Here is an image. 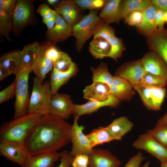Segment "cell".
<instances>
[{"mask_svg":"<svg viewBox=\"0 0 167 167\" xmlns=\"http://www.w3.org/2000/svg\"><path fill=\"white\" fill-rule=\"evenodd\" d=\"M71 126L50 114L43 115L24 143L30 155L57 152L71 142Z\"/></svg>","mask_w":167,"mask_h":167,"instance_id":"6da1fadb","label":"cell"},{"mask_svg":"<svg viewBox=\"0 0 167 167\" xmlns=\"http://www.w3.org/2000/svg\"><path fill=\"white\" fill-rule=\"evenodd\" d=\"M42 116L36 113H28L3 124L0 127V142L24 145L26 139Z\"/></svg>","mask_w":167,"mask_h":167,"instance_id":"7a4b0ae2","label":"cell"},{"mask_svg":"<svg viewBox=\"0 0 167 167\" xmlns=\"http://www.w3.org/2000/svg\"><path fill=\"white\" fill-rule=\"evenodd\" d=\"M97 13L98 10H90L88 14L72 26V36L76 39V48L78 51L82 49L87 41L94 35L104 23Z\"/></svg>","mask_w":167,"mask_h":167,"instance_id":"3957f363","label":"cell"},{"mask_svg":"<svg viewBox=\"0 0 167 167\" xmlns=\"http://www.w3.org/2000/svg\"><path fill=\"white\" fill-rule=\"evenodd\" d=\"M33 87L28 109V113L43 115L49 113V105L52 95L50 82L42 84L36 77L33 79Z\"/></svg>","mask_w":167,"mask_h":167,"instance_id":"277c9868","label":"cell"},{"mask_svg":"<svg viewBox=\"0 0 167 167\" xmlns=\"http://www.w3.org/2000/svg\"><path fill=\"white\" fill-rule=\"evenodd\" d=\"M31 69H24L15 75V111L12 119H15L28 114L30 96L28 91L29 75Z\"/></svg>","mask_w":167,"mask_h":167,"instance_id":"5b68a950","label":"cell"},{"mask_svg":"<svg viewBox=\"0 0 167 167\" xmlns=\"http://www.w3.org/2000/svg\"><path fill=\"white\" fill-rule=\"evenodd\" d=\"M33 1L18 0L12 14V31L19 35L33 21L35 15Z\"/></svg>","mask_w":167,"mask_h":167,"instance_id":"8992f818","label":"cell"},{"mask_svg":"<svg viewBox=\"0 0 167 167\" xmlns=\"http://www.w3.org/2000/svg\"><path fill=\"white\" fill-rule=\"evenodd\" d=\"M79 117L74 115L73 123L71 125V142L72 144V148L70 154L72 157L81 154L88 155L93 148L86 135L83 132L84 126L78 124Z\"/></svg>","mask_w":167,"mask_h":167,"instance_id":"52a82bcc","label":"cell"},{"mask_svg":"<svg viewBox=\"0 0 167 167\" xmlns=\"http://www.w3.org/2000/svg\"><path fill=\"white\" fill-rule=\"evenodd\" d=\"M132 145L136 149L146 151L161 163L167 162V148L147 133L140 135Z\"/></svg>","mask_w":167,"mask_h":167,"instance_id":"ba28073f","label":"cell"},{"mask_svg":"<svg viewBox=\"0 0 167 167\" xmlns=\"http://www.w3.org/2000/svg\"><path fill=\"white\" fill-rule=\"evenodd\" d=\"M74 104L70 95L56 93L52 94L49 105V114L64 120L73 114Z\"/></svg>","mask_w":167,"mask_h":167,"instance_id":"9c48e42d","label":"cell"},{"mask_svg":"<svg viewBox=\"0 0 167 167\" xmlns=\"http://www.w3.org/2000/svg\"><path fill=\"white\" fill-rule=\"evenodd\" d=\"M146 72L140 59L123 64L116 70L115 75L127 80L134 88L140 83Z\"/></svg>","mask_w":167,"mask_h":167,"instance_id":"30bf717a","label":"cell"},{"mask_svg":"<svg viewBox=\"0 0 167 167\" xmlns=\"http://www.w3.org/2000/svg\"><path fill=\"white\" fill-rule=\"evenodd\" d=\"M52 43L47 41L41 44L32 68L36 77L42 84L47 74L54 68L53 62L46 54L47 48Z\"/></svg>","mask_w":167,"mask_h":167,"instance_id":"8fae6325","label":"cell"},{"mask_svg":"<svg viewBox=\"0 0 167 167\" xmlns=\"http://www.w3.org/2000/svg\"><path fill=\"white\" fill-rule=\"evenodd\" d=\"M54 7L55 10L72 26L78 23L85 15L81 9L73 0L60 1Z\"/></svg>","mask_w":167,"mask_h":167,"instance_id":"7c38bea8","label":"cell"},{"mask_svg":"<svg viewBox=\"0 0 167 167\" xmlns=\"http://www.w3.org/2000/svg\"><path fill=\"white\" fill-rule=\"evenodd\" d=\"M141 59L146 72L167 80V64L158 54L154 51L148 52Z\"/></svg>","mask_w":167,"mask_h":167,"instance_id":"4fadbf2b","label":"cell"},{"mask_svg":"<svg viewBox=\"0 0 167 167\" xmlns=\"http://www.w3.org/2000/svg\"><path fill=\"white\" fill-rule=\"evenodd\" d=\"M0 154L22 167L29 155L24 145L9 142H0Z\"/></svg>","mask_w":167,"mask_h":167,"instance_id":"5bb4252c","label":"cell"},{"mask_svg":"<svg viewBox=\"0 0 167 167\" xmlns=\"http://www.w3.org/2000/svg\"><path fill=\"white\" fill-rule=\"evenodd\" d=\"M88 156V167H119L122 164L108 149L93 148Z\"/></svg>","mask_w":167,"mask_h":167,"instance_id":"9a60e30c","label":"cell"},{"mask_svg":"<svg viewBox=\"0 0 167 167\" xmlns=\"http://www.w3.org/2000/svg\"><path fill=\"white\" fill-rule=\"evenodd\" d=\"M55 11V25L51 30L47 31L46 36L47 41L56 44L64 41L72 36V26L68 24L58 12Z\"/></svg>","mask_w":167,"mask_h":167,"instance_id":"2e32d148","label":"cell"},{"mask_svg":"<svg viewBox=\"0 0 167 167\" xmlns=\"http://www.w3.org/2000/svg\"><path fill=\"white\" fill-rule=\"evenodd\" d=\"M133 88L127 80L117 76L113 77L110 87L111 95L120 102L130 101L135 94Z\"/></svg>","mask_w":167,"mask_h":167,"instance_id":"e0dca14e","label":"cell"},{"mask_svg":"<svg viewBox=\"0 0 167 167\" xmlns=\"http://www.w3.org/2000/svg\"><path fill=\"white\" fill-rule=\"evenodd\" d=\"M148 48L158 54L167 64V29L165 28L147 36Z\"/></svg>","mask_w":167,"mask_h":167,"instance_id":"ac0fdd59","label":"cell"},{"mask_svg":"<svg viewBox=\"0 0 167 167\" xmlns=\"http://www.w3.org/2000/svg\"><path fill=\"white\" fill-rule=\"evenodd\" d=\"M84 98L89 101L104 102L110 97V88L107 84L100 82H93L83 90Z\"/></svg>","mask_w":167,"mask_h":167,"instance_id":"d6986e66","label":"cell"},{"mask_svg":"<svg viewBox=\"0 0 167 167\" xmlns=\"http://www.w3.org/2000/svg\"><path fill=\"white\" fill-rule=\"evenodd\" d=\"M120 102L114 96L111 94L109 98L105 101H89L82 105L74 104L73 114L74 115L79 117L84 114H90L103 107H116L119 105Z\"/></svg>","mask_w":167,"mask_h":167,"instance_id":"ffe728a7","label":"cell"},{"mask_svg":"<svg viewBox=\"0 0 167 167\" xmlns=\"http://www.w3.org/2000/svg\"><path fill=\"white\" fill-rule=\"evenodd\" d=\"M60 158V153L58 152L29 155L23 167H53Z\"/></svg>","mask_w":167,"mask_h":167,"instance_id":"44dd1931","label":"cell"},{"mask_svg":"<svg viewBox=\"0 0 167 167\" xmlns=\"http://www.w3.org/2000/svg\"><path fill=\"white\" fill-rule=\"evenodd\" d=\"M156 10L152 3L143 10L142 21L140 25L136 27L139 31L147 36L151 35L158 30L155 19Z\"/></svg>","mask_w":167,"mask_h":167,"instance_id":"7402d4cb","label":"cell"},{"mask_svg":"<svg viewBox=\"0 0 167 167\" xmlns=\"http://www.w3.org/2000/svg\"><path fill=\"white\" fill-rule=\"evenodd\" d=\"M78 71L77 65L73 62L69 69L65 72L59 71L53 68L49 82L52 94L57 93L62 86L76 75Z\"/></svg>","mask_w":167,"mask_h":167,"instance_id":"603a6c76","label":"cell"},{"mask_svg":"<svg viewBox=\"0 0 167 167\" xmlns=\"http://www.w3.org/2000/svg\"><path fill=\"white\" fill-rule=\"evenodd\" d=\"M121 1L106 0L98 15L104 23L109 24L111 23H118L122 20L120 11Z\"/></svg>","mask_w":167,"mask_h":167,"instance_id":"cb8c5ba5","label":"cell"},{"mask_svg":"<svg viewBox=\"0 0 167 167\" xmlns=\"http://www.w3.org/2000/svg\"><path fill=\"white\" fill-rule=\"evenodd\" d=\"M0 65L15 75L23 69L22 50L5 54L0 58Z\"/></svg>","mask_w":167,"mask_h":167,"instance_id":"d4e9b609","label":"cell"},{"mask_svg":"<svg viewBox=\"0 0 167 167\" xmlns=\"http://www.w3.org/2000/svg\"><path fill=\"white\" fill-rule=\"evenodd\" d=\"M133 126V123L128 118L123 116L115 119L106 127L116 140H120L131 130Z\"/></svg>","mask_w":167,"mask_h":167,"instance_id":"484cf974","label":"cell"},{"mask_svg":"<svg viewBox=\"0 0 167 167\" xmlns=\"http://www.w3.org/2000/svg\"><path fill=\"white\" fill-rule=\"evenodd\" d=\"M86 136L92 148L97 145L116 140L107 127H99L94 129Z\"/></svg>","mask_w":167,"mask_h":167,"instance_id":"4316f807","label":"cell"},{"mask_svg":"<svg viewBox=\"0 0 167 167\" xmlns=\"http://www.w3.org/2000/svg\"><path fill=\"white\" fill-rule=\"evenodd\" d=\"M110 49L109 42L101 37L93 38L89 47V52L96 59H101L107 57Z\"/></svg>","mask_w":167,"mask_h":167,"instance_id":"83f0119b","label":"cell"},{"mask_svg":"<svg viewBox=\"0 0 167 167\" xmlns=\"http://www.w3.org/2000/svg\"><path fill=\"white\" fill-rule=\"evenodd\" d=\"M152 4L150 0H122L120 5L121 19H124L128 13L136 11H143Z\"/></svg>","mask_w":167,"mask_h":167,"instance_id":"f1b7e54d","label":"cell"},{"mask_svg":"<svg viewBox=\"0 0 167 167\" xmlns=\"http://www.w3.org/2000/svg\"><path fill=\"white\" fill-rule=\"evenodd\" d=\"M41 45L40 44L36 41L24 46L22 50L23 69H32L36 55L40 49Z\"/></svg>","mask_w":167,"mask_h":167,"instance_id":"f546056e","label":"cell"},{"mask_svg":"<svg viewBox=\"0 0 167 167\" xmlns=\"http://www.w3.org/2000/svg\"><path fill=\"white\" fill-rule=\"evenodd\" d=\"M90 69L93 74V82H102L108 84L110 88L114 76L109 72L106 63L101 62L96 68L91 66Z\"/></svg>","mask_w":167,"mask_h":167,"instance_id":"4dcf8cb0","label":"cell"},{"mask_svg":"<svg viewBox=\"0 0 167 167\" xmlns=\"http://www.w3.org/2000/svg\"><path fill=\"white\" fill-rule=\"evenodd\" d=\"M12 31V14L0 9V33L8 40L11 41L10 33Z\"/></svg>","mask_w":167,"mask_h":167,"instance_id":"1f68e13d","label":"cell"},{"mask_svg":"<svg viewBox=\"0 0 167 167\" xmlns=\"http://www.w3.org/2000/svg\"><path fill=\"white\" fill-rule=\"evenodd\" d=\"M148 87L152 101L153 110H159L165 97L166 89L165 87Z\"/></svg>","mask_w":167,"mask_h":167,"instance_id":"d6a6232c","label":"cell"},{"mask_svg":"<svg viewBox=\"0 0 167 167\" xmlns=\"http://www.w3.org/2000/svg\"><path fill=\"white\" fill-rule=\"evenodd\" d=\"M109 42L110 45V49L107 57L116 61L118 58L121 57L125 50L122 40L115 36Z\"/></svg>","mask_w":167,"mask_h":167,"instance_id":"836d02e7","label":"cell"},{"mask_svg":"<svg viewBox=\"0 0 167 167\" xmlns=\"http://www.w3.org/2000/svg\"><path fill=\"white\" fill-rule=\"evenodd\" d=\"M134 89L139 93L144 105L148 109L153 110V106L149 88L141 83L135 85Z\"/></svg>","mask_w":167,"mask_h":167,"instance_id":"e575fe53","label":"cell"},{"mask_svg":"<svg viewBox=\"0 0 167 167\" xmlns=\"http://www.w3.org/2000/svg\"><path fill=\"white\" fill-rule=\"evenodd\" d=\"M147 133L167 148V124H156L153 129L148 130Z\"/></svg>","mask_w":167,"mask_h":167,"instance_id":"d590c367","label":"cell"},{"mask_svg":"<svg viewBox=\"0 0 167 167\" xmlns=\"http://www.w3.org/2000/svg\"><path fill=\"white\" fill-rule=\"evenodd\" d=\"M140 83L148 86L164 88L167 85V80L161 77L146 72Z\"/></svg>","mask_w":167,"mask_h":167,"instance_id":"8d00e7d4","label":"cell"},{"mask_svg":"<svg viewBox=\"0 0 167 167\" xmlns=\"http://www.w3.org/2000/svg\"><path fill=\"white\" fill-rule=\"evenodd\" d=\"M73 62L69 55L65 52L61 51L60 55L54 62V69L61 72L68 71Z\"/></svg>","mask_w":167,"mask_h":167,"instance_id":"74e56055","label":"cell"},{"mask_svg":"<svg viewBox=\"0 0 167 167\" xmlns=\"http://www.w3.org/2000/svg\"><path fill=\"white\" fill-rule=\"evenodd\" d=\"M75 2L81 9L96 10L101 9L104 5L105 0H74Z\"/></svg>","mask_w":167,"mask_h":167,"instance_id":"f35d334b","label":"cell"},{"mask_svg":"<svg viewBox=\"0 0 167 167\" xmlns=\"http://www.w3.org/2000/svg\"><path fill=\"white\" fill-rule=\"evenodd\" d=\"M114 28L109 24L104 23L98 31L94 35L93 38L102 37L108 41L115 36Z\"/></svg>","mask_w":167,"mask_h":167,"instance_id":"ab89813d","label":"cell"},{"mask_svg":"<svg viewBox=\"0 0 167 167\" xmlns=\"http://www.w3.org/2000/svg\"><path fill=\"white\" fill-rule=\"evenodd\" d=\"M124 19L125 23L129 25L136 27L141 23L143 19L142 11H134L127 13Z\"/></svg>","mask_w":167,"mask_h":167,"instance_id":"60d3db41","label":"cell"},{"mask_svg":"<svg viewBox=\"0 0 167 167\" xmlns=\"http://www.w3.org/2000/svg\"><path fill=\"white\" fill-rule=\"evenodd\" d=\"M15 95V82L0 92V103L8 101Z\"/></svg>","mask_w":167,"mask_h":167,"instance_id":"b9f144b4","label":"cell"},{"mask_svg":"<svg viewBox=\"0 0 167 167\" xmlns=\"http://www.w3.org/2000/svg\"><path fill=\"white\" fill-rule=\"evenodd\" d=\"M37 11L42 16L43 20H47L52 18L56 13L55 10L51 9L45 3L40 5Z\"/></svg>","mask_w":167,"mask_h":167,"instance_id":"7bdbcfd3","label":"cell"},{"mask_svg":"<svg viewBox=\"0 0 167 167\" xmlns=\"http://www.w3.org/2000/svg\"><path fill=\"white\" fill-rule=\"evenodd\" d=\"M89 162L88 155L79 154L74 157L71 166L72 167H88Z\"/></svg>","mask_w":167,"mask_h":167,"instance_id":"ee69618b","label":"cell"},{"mask_svg":"<svg viewBox=\"0 0 167 167\" xmlns=\"http://www.w3.org/2000/svg\"><path fill=\"white\" fill-rule=\"evenodd\" d=\"M145 158L141 152L131 157L123 167H139L141 162Z\"/></svg>","mask_w":167,"mask_h":167,"instance_id":"f6af8a7d","label":"cell"},{"mask_svg":"<svg viewBox=\"0 0 167 167\" xmlns=\"http://www.w3.org/2000/svg\"><path fill=\"white\" fill-rule=\"evenodd\" d=\"M60 155V162L57 167H71L73 161V157L70 153L65 150L61 151Z\"/></svg>","mask_w":167,"mask_h":167,"instance_id":"bcb514c9","label":"cell"},{"mask_svg":"<svg viewBox=\"0 0 167 167\" xmlns=\"http://www.w3.org/2000/svg\"><path fill=\"white\" fill-rule=\"evenodd\" d=\"M17 2V0H0V9L6 13L12 14Z\"/></svg>","mask_w":167,"mask_h":167,"instance_id":"7dc6e473","label":"cell"},{"mask_svg":"<svg viewBox=\"0 0 167 167\" xmlns=\"http://www.w3.org/2000/svg\"><path fill=\"white\" fill-rule=\"evenodd\" d=\"M56 43H52L47 48L46 54L54 62L59 57L61 51L56 47Z\"/></svg>","mask_w":167,"mask_h":167,"instance_id":"c3c4849f","label":"cell"},{"mask_svg":"<svg viewBox=\"0 0 167 167\" xmlns=\"http://www.w3.org/2000/svg\"><path fill=\"white\" fill-rule=\"evenodd\" d=\"M155 22L158 30H161L165 28V24L164 18V12L161 10L157 9L155 15Z\"/></svg>","mask_w":167,"mask_h":167,"instance_id":"681fc988","label":"cell"},{"mask_svg":"<svg viewBox=\"0 0 167 167\" xmlns=\"http://www.w3.org/2000/svg\"><path fill=\"white\" fill-rule=\"evenodd\" d=\"M152 2L157 9L167 11V0H152Z\"/></svg>","mask_w":167,"mask_h":167,"instance_id":"f907efd6","label":"cell"},{"mask_svg":"<svg viewBox=\"0 0 167 167\" xmlns=\"http://www.w3.org/2000/svg\"><path fill=\"white\" fill-rule=\"evenodd\" d=\"M56 19V13L52 18L47 20H42L43 22L47 26V31H49L53 28L55 24Z\"/></svg>","mask_w":167,"mask_h":167,"instance_id":"816d5d0a","label":"cell"},{"mask_svg":"<svg viewBox=\"0 0 167 167\" xmlns=\"http://www.w3.org/2000/svg\"><path fill=\"white\" fill-rule=\"evenodd\" d=\"M11 74L6 68L0 65V80L1 81Z\"/></svg>","mask_w":167,"mask_h":167,"instance_id":"f5cc1de1","label":"cell"},{"mask_svg":"<svg viewBox=\"0 0 167 167\" xmlns=\"http://www.w3.org/2000/svg\"><path fill=\"white\" fill-rule=\"evenodd\" d=\"M156 124L159 125L167 124V113L158 120Z\"/></svg>","mask_w":167,"mask_h":167,"instance_id":"db71d44e","label":"cell"},{"mask_svg":"<svg viewBox=\"0 0 167 167\" xmlns=\"http://www.w3.org/2000/svg\"><path fill=\"white\" fill-rule=\"evenodd\" d=\"M47 1L48 4L50 5H54V6L60 1L58 0H47Z\"/></svg>","mask_w":167,"mask_h":167,"instance_id":"11a10c76","label":"cell"},{"mask_svg":"<svg viewBox=\"0 0 167 167\" xmlns=\"http://www.w3.org/2000/svg\"><path fill=\"white\" fill-rule=\"evenodd\" d=\"M164 18L165 24H167V11L164 12Z\"/></svg>","mask_w":167,"mask_h":167,"instance_id":"9f6ffc18","label":"cell"},{"mask_svg":"<svg viewBox=\"0 0 167 167\" xmlns=\"http://www.w3.org/2000/svg\"><path fill=\"white\" fill-rule=\"evenodd\" d=\"M150 165V161H147L144 164L141 166V167H149Z\"/></svg>","mask_w":167,"mask_h":167,"instance_id":"6f0895ef","label":"cell"},{"mask_svg":"<svg viewBox=\"0 0 167 167\" xmlns=\"http://www.w3.org/2000/svg\"><path fill=\"white\" fill-rule=\"evenodd\" d=\"M160 167H167V162L161 163Z\"/></svg>","mask_w":167,"mask_h":167,"instance_id":"680465c9","label":"cell"}]
</instances>
